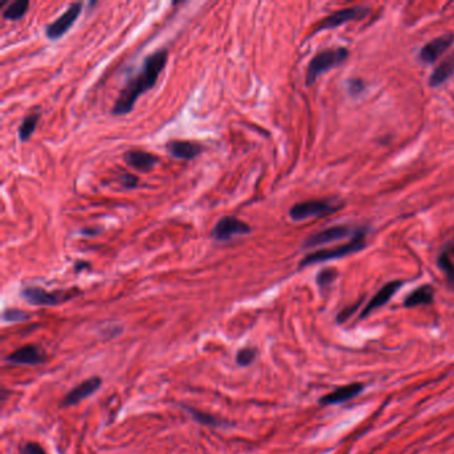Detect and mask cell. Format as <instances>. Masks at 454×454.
<instances>
[{
    "instance_id": "1",
    "label": "cell",
    "mask_w": 454,
    "mask_h": 454,
    "mask_svg": "<svg viewBox=\"0 0 454 454\" xmlns=\"http://www.w3.org/2000/svg\"><path fill=\"white\" fill-rule=\"evenodd\" d=\"M166 60H168L166 48L156 50L151 55L147 56L143 60L138 72L125 83L123 90L120 91L119 97L112 107V115L124 116L134 110V106L139 97L155 87L162 71L164 69Z\"/></svg>"
},
{
    "instance_id": "2",
    "label": "cell",
    "mask_w": 454,
    "mask_h": 454,
    "mask_svg": "<svg viewBox=\"0 0 454 454\" xmlns=\"http://www.w3.org/2000/svg\"><path fill=\"white\" fill-rule=\"evenodd\" d=\"M367 236H368V229L367 228H358L357 232L352 236V239L346 244L312 252V253H309V255H306L304 257L303 260L299 264V267L305 268V267L313 265L317 262H330V260L341 259L345 256L357 253V252L367 247Z\"/></svg>"
},
{
    "instance_id": "3",
    "label": "cell",
    "mask_w": 454,
    "mask_h": 454,
    "mask_svg": "<svg viewBox=\"0 0 454 454\" xmlns=\"http://www.w3.org/2000/svg\"><path fill=\"white\" fill-rule=\"evenodd\" d=\"M349 56V51L344 47H336V48H328L317 55L312 57V60L308 64L306 75H305V83L306 85H312L317 82V79L328 72L330 69L340 67Z\"/></svg>"
},
{
    "instance_id": "4",
    "label": "cell",
    "mask_w": 454,
    "mask_h": 454,
    "mask_svg": "<svg viewBox=\"0 0 454 454\" xmlns=\"http://www.w3.org/2000/svg\"><path fill=\"white\" fill-rule=\"evenodd\" d=\"M344 201H339L336 199H325V200H309L297 203L289 209V218L293 221H304L313 218H322L337 211L343 209Z\"/></svg>"
},
{
    "instance_id": "5",
    "label": "cell",
    "mask_w": 454,
    "mask_h": 454,
    "mask_svg": "<svg viewBox=\"0 0 454 454\" xmlns=\"http://www.w3.org/2000/svg\"><path fill=\"white\" fill-rule=\"evenodd\" d=\"M80 293L82 292L76 288L50 292L41 287H26L20 290V296L23 297V300H26L28 304L41 305V306H54V305L66 303Z\"/></svg>"
},
{
    "instance_id": "6",
    "label": "cell",
    "mask_w": 454,
    "mask_h": 454,
    "mask_svg": "<svg viewBox=\"0 0 454 454\" xmlns=\"http://www.w3.org/2000/svg\"><path fill=\"white\" fill-rule=\"evenodd\" d=\"M82 1H73L71 3L67 10L60 15L54 22L47 24L44 28L45 36L50 41H59L62 36H64L69 32V28L72 27L79 16L82 14Z\"/></svg>"
},
{
    "instance_id": "7",
    "label": "cell",
    "mask_w": 454,
    "mask_h": 454,
    "mask_svg": "<svg viewBox=\"0 0 454 454\" xmlns=\"http://www.w3.org/2000/svg\"><path fill=\"white\" fill-rule=\"evenodd\" d=\"M369 14H371V8L367 7V6H355V7L340 10L337 13H334V14L329 15L328 17L322 19L318 23V26L315 28L313 34H317V32L324 31V29L341 27L343 24L348 23V22L361 20V19L367 17Z\"/></svg>"
},
{
    "instance_id": "8",
    "label": "cell",
    "mask_w": 454,
    "mask_h": 454,
    "mask_svg": "<svg viewBox=\"0 0 454 454\" xmlns=\"http://www.w3.org/2000/svg\"><path fill=\"white\" fill-rule=\"evenodd\" d=\"M358 228H352L349 225H334V227H329L325 228L320 232L311 234L304 240L303 248L308 249V248L318 247V246H325V244H330L339 240H343L345 237L353 236L357 232Z\"/></svg>"
},
{
    "instance_id": "9",
    "label": "cell",
    "mask_w": 454,
    "mask_h": 454,
    "mask_svg": "<svg viewBox=\"0 0 454 454\" xmlns=\"http://www.w3.org/2000/svg\"><path fill=\"white\" fill-rule=\"evenodd\" d=\"M250 231L252 228L246 221L240 220L234 216H224L215 224L211 236L218 241H228L234 236L250 234Z\"/></svg>"
},
{
    "instance_id": "10",
    "label": "cell",
    "mask_w": 454,
    "mask_h": 454,
    "mask_svg": "<svg viewBox=\"0 0 454 454\" xmlns=\"http://www.w3.org/2000/svg\"><path fill=\"white\" fill-rule=\"evenodd\" d=\"M47 355L38 345H26L4 358L6 362L14 367H38L45 362Z\"/></svg>"
},
{
    "instance_id": "11",
    "label": "cell",
    "mask_w": 454,
    "mask_h": 454,
    "mask_svg": "<svg viewBox=\"0 0 454 454\" xmlns=\"http://www.w3.org/2000/svg\"><path fill=\"white\" fill-rule=\"evenodd\" d=\"M454 43V34L453 32H448L442 36H439L433 41L427 43L418 52V59L423 63L427 64H433L440 56L444 55Z\"/></svg>"
},
{
    "instance_id": "12",
    "label": "cell",
    "mask_w": 454,
    "mask_h": 454,
    "mask_svg": "<svg viewBox=\"0 0 454 454\" xmlns=\"http://www.w3.org/2000/svg\"><path fill=\"white\" fill-rule=\"evenodd\" d=\"M100 386H101V378L97 376L91 377V378L83 381L82 384L75 386L72 390H69L60 405L63 408L78 405L79 402H82L83 399H88L90 396L97 393Z\"/></svg>"
},
{
    "instance_id": "13",
    "label": "cell",
    "mask_w": 454,
    "mask_h": 454,
    "mask_svg": "<svg viewBox=\"0 0 454 454\" xmlns=\"http://www.w3.org/2000/svg\"><path fill=\"white\" fill-rule=\"evenodd\" d=\"M404 285V281L401 280H395L385 284L383 288L380 289L373 297L371 302L365 305V308L362 309L360 318H365L369 316L373 311L384 306L388 302L392 300V297L399 292V289Z\"/></svg>"
},
{
    "instance_id": "14",
    "label": "cell",
    "mask_w": 454,
    "mask_h": 454,
    "mask_svg": "<svg viewBox=\"0 0 454 454\" xmlns=\"http://www.w3.org/2000/svg\"><path fill=\"white\" fill-rule=\"evenodd\" d=\"M365 389V385L361 383H353V384H348V385L340 386L337 389H334L333 392H330L328 395L322 396L320 399V404L321 405H339L346 402L349 399H355L360 396Z\"/></svg>"
},
{
    "instance_id": "15",
    "label": "cell",
    "mask_w": 454,
    "mask_h": 454,
    "mask_svg": "<svg viewBox=\"0 0 454 454\" xmlns=\"http://www.w3.org/2000/svg\"><path fill=\"white\" fill-rule=\"evenodd\" d=\"M124 162L140 172H150L159 163V157L151 152L129 150L124 153Z\"/></svg>"
},
{
    "instance_id": "16",
    "label": "cell",
    "mask_w": 454,
    "mask_h": 454,
    "mask_svg": "<svg viewBox=\"0 0 454 454\" xmlns=\"http://www.w3.org/2000/svg\"><path fill=\"white\" fill-rule=\"evenodd\" d=\"M165 148L169 155L181 160H192L203 152L200 144L190 140H171L166 143Z\"/></svg>"
},
{
    "instance_id": "17",
    "label": "cell",
    "mask_w": 454,
    "mask_h": 454,
    "mask_svg": "<svg viewBox=\"0 0 454 454\" xmlns=\"http://www.w3.org/2000/svg\"><path fill=\"white\" fill-rule=\"evenodd\" d=\"M434 302V288L429 284L421 285L412 290L404 300L405 308H416L420 305H429Z\"/></svg>"
},
{
    "instance_id": "18",
    "label": "cell",
    "mask_w": 454,
    "mask_h": 454,
    "mask_svg": "<svg viewBox=\"0 0 454 454\" xmlns=\"http://www.w3.org/2000/svg\"><path fill=\"white\" fill-rule=\"evenodd\" d=\"M454 73V54L445 57L436 69L432 72L429 78L430 87H439L441 84L448 82Z\"/></svg>"
},
{
    "instance_id": "19",
    "label": "cell",
    "mask_w": 454,
    "mask_h": 454,
    "mask_svg": "<svg viewBox=\"0 0 454 454\" xmlns=\"http://www.w3.org/2000/svg\"><path fill=\"white\" fill-rule=\"evenodd\" d=\"M183 409H185L187 412L190 413L193 417L194 421H197L199 424H203L206 427H234V424L228 423L227 420H222V418H219L213 414H209V413L201 412V411H197L194 409L192 406H188V405H181Z\"/></svg>"
},
{
    "instance_id": "20",
    "label": "cell",
    "mask_w": 454,
    "mask_h": 454,
    "mask_svg": "<svg viewBox=\"0 0 454 454\" xmlns=\"http://www.w3.org/2000/svg\"><path fill=\"white\" fill-rule=\"evenodd\" d=\"M437 265L440 268L441 271L444 272V275L446 277V281H448V285L451 288L454 289V262L452 260V255L449 252L448 248H445L439 257H437Z\"/></svg>"
},
{
    "instance_id": "21",
    "label": "cell",
    "mask_w": 454,
    "mask_h": 454,
    "mask_svg": "<svg viewBox=\"0 0 454 454\" xmlns=\"http://www.w3.org/2000/svg\"><path fill=\"white\" fill-rule=\"evenodd\" d=\"M39 120H41V112H32L23 119V122L19 127V131H17V136L20 141L29 140V138L34 135Z\"/></svg>"
},
{
    "instance_id": "22",
    "label": "cell",
    "mask_w": 454,
    "mask_h": 454,
    "mask_svg": "<svg viewBox=\"0 0 454 454\" xmlns=\"http://www.w3.org/2000/svg\"><path fill=\"white\" fill-rule=\"evenodd\" d=\"M28 7H29L28 0H15L3 11V17L11 22H17L26 15Z\"/></svg>"
},
{
    "instance_id": "23",
    "label": "cell",
    "mask_w": 454,
    "mask_h": 454,
    "mask_svg": "<svg viewBox=\"0 0 454 454\" xmlns=\"http://www.w3.org/2000/svg\"><path fill=\"white\" fill-rule=\"evenodd\" d=\"M256 356H257V348L246 346L237 352L236 362L239 367H249L250 364H253Z\"/></svg>"
},
{
    "instance_id": "24",
    "label": "cell",
    "mask_w": 454,
    "mask_h": 454,
    "mask_svg": "<svg viewBox=\"0 0 454 454\" xmlns=\"http://www.w3.org/2000/svg\"><path fill=\"white\" fill-rule=\"evenodd\" d=\"M337 271L334 268L321 269L316 276L317 285L321 289H328L337 278Z\"/></svg>"
},
{
    "instance_id": "25",
    "label": "cell",
    "mask_w": 454,
    "mask_h": 454,
    "mask_svg": "<svg viewBox=\"0 0 454 454\" xmlns=\"http://www.w3.org/2000/svg\"><path fill=\"white\" fill-rule=\"evenodd\" d=\"M31 316L27 312H23L20 309H7L3 312V320L7 321V322H23V321H27L29 320Z\"/></svg>"
},
{
    "instance_id": "26",
    "label": "cell",
    "mask_w": 454,
    "mask_h": 454,
    "mask_svg": "<svg viewBox=\"0 0 454 454\" xmlns=\"http://www.w3.org/2000/svg\"><path fill=\"white\" fill-rule=\"evenodd\" d=\"M361 303H362V299H361L360 302H357V303L353 304V305L345 306L344 309L337 315V322H339V324H343V322H345L348 318H350V317L353 316V315L357 312V309L360 308Z\"/></svg>"
},
{
    "instance_id": "27",
    "label": "cell",
    "mask_w": 454,
    "mask_h": 454,
    "mask_svg": "<svg viewBox=\"0 0 454 454\" xmlns=\"http://www.w3.org/2000/svg\"><path fill=\"white\" fill-rule=\"evenodd\" d=\"M119 183L123 185L124 188L132 190V188H136L138 187L139 178L138 176H135L134 173H123L119 178Z\"/></svg>"
},
{
    "instance_id": "28",
    "label": "cell",
    "mask_w": 454,
    "mask_h": 454,
    "mask_svg": "<svg viewBox=\"0 0 454 454\" xmlns=\"http://www.w3.org/2000/svg\"><path fill=\"white\" fill-rule=\"evenodd\" d=\"M365 90V83L361 79H350L348 80V91L350 95L357 97L362 91Z\"/></svg>"
},
{
    "instance_id": "29",
    "label": "cell",
    "mask_w": 454,
    "mask_h": 454,
    "mask_svg": "<svg viewBox=\"0 0 454 454\" xmlns=\"http://www.w3.org/2000/svg\"><path fill=\"white\" fill-rule=\"evenodd\" d=\"M20 454H45L39 444L36 442H27L20 446Z\"/></svg>"
},
{
    "instance_id": "30",
    "label": "cell",
    "mask_w": 454,
    "mask_h": 454,
    "mask_svg": "<svg viewBox=\"0 0 454 454\" xmlns=\"http://www.w3.org/2000/svg\"><path fill=\"white\" fill-rule=\"evenodd\" d=\"M103 232V228L101 227H85V228H82L79 231V234H83V236H87V237H94V236H97L99 234Z\"/></svg>"
},
{
    "instance_id": "31",
    "label": "cell",
    "mask_w": 454,
    "mask_h": 454,
    "mask_svg": "<svg viewBox=\"0 0 454 454\" xmlns=\"http://www.w3.org/2000/svg\"><path fill=\"white\" fill-rule=\"evenodd\" d=\"M88 267H90V264H88V262H75V267H73V268H75V271H76V272H80L82 269H85V268H88Z\"/></svg>"
}]
</instances>
